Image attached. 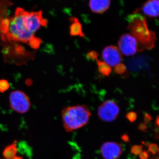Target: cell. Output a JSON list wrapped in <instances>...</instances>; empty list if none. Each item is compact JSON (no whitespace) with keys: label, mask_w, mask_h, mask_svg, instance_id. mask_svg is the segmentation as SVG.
<instances>
[{"label":"cell","mask_w":159,"mask_h":159,"mask_svg":"<svg viewBox=\"0 0 159 159\" xmlns=\"http://www.w3.org/2000/svg\"><path fill=\"white\" fill-rule=\"evenodd\" d=\"M152 120V117L148 113H145L144 115V122L148 125Z\"/></svg>","instance_id":"cell-23"},{"label":"cell","mask_w":159,"mask_h":159,"mask_svg":"<svg viewBox=\"0 0 159 159\" xmlns=\"http://www.w3.org/2000/svg\"><path fill=\"white\" fill-rule=\"evenodd\" d=\"M111 1L109 0H91L89 2L91 10L94 13L101 14L110 8Z\"/></svg>","instance_id":"cell-11"},{"label":"cell","mask_w":159,"mask_h":159,"mask_svg":"<svg viewBox=\"0 0 159 159\" xmlns=\"http://www.w3.org/2000/svg\"><path fill=\"white\" fill-rule=\"evenodd\" d=\"M26 84L28 85H30L32 84V81L30 79L27 80L26 82Z\"/></svg>","instance_id":"cell-26"},{"label":"cell","mask_w":159,"mask_h":159,"mask_svg":"<svg viewBox=\"0 0 159 159\" xmlns=\"http://www.w3.org/2000/svg\"><path fill=\"white\" fill-rule=\"evenodd\" d=\"M156 157H155V156H153V157H151L148 158V159H156Z\"/></svg>","instance_id":"cell-29"},{"label":"cell","mask_w":159,"mask_h":159,"mask_svg":"<svg viewBox=\"0 0 159 159\" xmlns=\"http://www.w3.org/2000/svg\"><path fill=\"white\" fill-rule=\"evenodd\" d=\"M98 71L102 75L104 76H109L112 72L111 68L104 61L96 60Z\"/></svg>","instance_id":"cell-14"},{"label":"cell","mask_w":159,"mask_h":159,"mask_svg":"<svg viewBox=\"0 0 159 159\" xmlns=\"http://www.w3.org/2000/svg\"><path fill=\"white\" fill-rule=\"evenodd\" d=\"M156 125L157 126V127L159 126V116H157V117L156 121Z\"/></svg>","instance_id":"cell-27"},{"label":"cell","mask_w":159,"mask_h":159,"mask_svg":"<svg viewBox=\"0 0 159 159\" xmlns=\"http://www.w3.org/2000/svg\"><path fill=\"white\" fill-rule=\"evenodd\" d=\"M143 148L142 145H134L131 148V153L135 156H139L142 151Z\"/></svg>","instance_id":"cell-17"},{"label":"cell","mask_w":159,"mask_h":159,"mask_svg":"<svg viewBox=\"0 0 159 159\" xmlns=\"http://www.w3.org/2000/svg\"><path fill=\"white\" fill-rule=\"evenodd\" d=\"M148 150L154 155H156L159 152V147L157 144L154 143L149 144L148 146Z\"/></svg>","instance_id":"cell-19"},{"label":"cell","mask_w":159,"mask_h":159,"mask_svg":"<svg viewBox=\"0 0 159 159\" xmlns=\"http://www.w3.org/2000/svg\"><path fill=\"white\" fill-rule=\"evenodd\" d=\"M102 58L109 66L115 67L122 62V54L119 49L114 46L106 47L102 52Z\"/></svg>","instance_id":"cell-7"},{"label":"cell","mask_w":159,"mask_h":159,"mask_svg":"<svg viewBox=\"0 0 159 159\" xmlns=\"http://www.w3.org/2000/svg\"><path fill=\"white\" fill-rule=\"evenodd\" d=\"M24 11L22 8H17L14 17L9 18V30L6 35L8 39L27 43L34 37V33L29 31L25 23Z\"/></svg>","instance_id":"cell-3"},{"label":"cell","mask_w":159,"mask_h":159,"mask_svg":"<svg viewBox=\"0 0 159 159\" xmlns=\"http://www.w3.org/2000/svg\"><path fill=\"white\" fill-rule=\"evenodd\" d=\"M121 139L125 142H129V137L127 134H124L121 137Z\"/></svg>","instance_id":"cell-25"},{"label":"cell","mask_w":159,"mask_h":159,"mask_svg":"<svg viewBox=\"0 0 159 159\" xmlns=\"http://www.w3.org/2000/svg\"><path fill=\"white\" fill-rule=\"evenodd\" d=\"M70 20L72 22L70 26V34L71 36L84 37L85 35L83 31L82 25L79 20L77 18L72 17Z\"/></svg>","instance_id":"cell-12"},{"label":"cell","mask_w":159,"mask_h":159,"mask_svg":"<svg viewBox=\"0 0 159 159\" xmlns=\"http://www.w3.org/2000/svg\"><path fill=\"white\" fill-rule=\"evenodd\" d=\"M12 159H23V157L20 156H15Z\"/></svg>","instance_id":"cell-28"},{"label":"cell","mask_w":159,"mask_h":159,"mask_svg":"<svg viewBox=\"0 0 159 159\" xmlns=\"http://www.w3.org/2000/svg\"><path fill=\"white\" fill-rule=\"evenodd\" d=\"M126 119L131 122H134L137 119V114L135 112H129L125 116Z\"/></svg>","instance_id":"cell-20"},{"label":"cell","mask_w":159,"mask_h":159,"mask_svg":"<svg viewBox=\"0 0 159 159\" xmlns=\"http://www.w3.org/2000/svg\"><path fill=\"white\" fill-rule=\"evenodd\" d=\"M119 51L126 56H133L139 51V45L136 39L131 34H122L118 42Z\"/></svg>","instance_id":"cell-6"},{"label":"cell","mask_w":159,"mask_h":159,"mask_svg":"<svg viewBox=\"0 0 159 159\" xmlns=\"http://www.w3.org/2000/svg\"><path fill=\"white\" fill-rule=\"evenodd\" d=\"M122 152V145L116 142H106L100 148V152L104 159H118Z\"/></svg>","instance_id":"cell-8"},{"label":"cell","mask_w":159,"mask_h":159,"mask_svg":"<svg viewBox=\"0 0 159 159\" xmlns=\"http://www.w3.org/2000/svg\"><path fill=\"white\" fill-rule=\"evenodd\" d=\"M11 108L20 114L27 112L31 106L29 97L24 92L19 90L13 91L9 96Z\"/></svg>","instance_id":"cell-4"},{"label":"cell","mask_w":159,"mask_h":159,"mask_svg":"<svg viewBox=\"0 0 159 159\" xmlns=\"http://www.w3.org/2000/svg\"><path fill=\"white\" fill-rule=\"evenodd\" d=\"M126 70L127 69H126V66L122 63L116 66L114 68V70L116 74H119V75H122L125 74Z\"/></svg>","instance_id":"cell-16"},{"label":"cell","mask_w":159,"mask_h":159,"mask_svg":"<svg viewBox=\"0 0 159 159\" xmlns=\"http://www.w3.org/2000/svg\"><path fill=\"white\" fill-rule=\"evenodd\" d=\"M127 29L143 49L151 50L155 45L157 38L154 32L148 29L146 18L141 15L134 14L130 16Z\"/></svg>","instance_id":"cell-1"},{"label":"cell","mask_w":159,"mask_h":159,"mask_svg":"<svg viewBox=\"0 0 159 159\" xmlns=\"http://www.w3.org/2000/svg\"><path fill=\"white\" fill-rule=\"evenodd\" d=\"M120 108L116 102L112 100H107L98 109L99 119L105 122H111L116 120L119 115Z\"/></svg>","instance_id":"cell-5"},{"label":"cell","mask_w":159,"mask_h":159,"mask_svg":"<svg viewBox=\"0 0 159 159\" xmlns=\"http://www.w3.org/2000/svg\"><path fill=\"white\" fill-rule=\"evenodd\" d=\"M159 1L156 0L147 1L142 6V10L148 17H157L159 16Z\"/></svg>","instance_id":"cell-10"},{"label":"cell","mask_w":159,"mask_h":159,"mask_svg":"<svg viewBox=\"0 0 159 159\" xmlns=\"http://www.w3.org/2000/svg\"><path fill=\"white\" fill-rule=\"evenodd\" d=\"M42 41L38 38L34 37L28 42V44L31 48L34 49H37L39 48Z\"/></svg>","instance_id":"cell-15"},{"label":"cell","mask_w":159,"mask_h":159,"mask_svg":"<svg viewBox=\"0 0 159 159\" xmlns=\"http://www.w3.org/2000/svg\"><path fill=\"white\" fill-rule=\"evenodd\" d=\"M140 159H148L149 158V153L147 151H142L139 155Z\"/></svg>","instance_id":"cell-22"},{"label":"cell","mask_w":159,"mask_h":159,"mask_svg":"<svg viewBox=\"0 0 159 159\" xmlns=\"http://www.w3.org/2000/svg\"><path fill=\"white\" fill-rule=\"evenodd\" d=\"M9 88V84L8 81L5 80H0V92L4 93L7 91Z\"/></svg>","instance_id":"cell-18"},{"label":"cell","mask_w":159,"mask_h":159,"mask_svg":"<svg viewBox=\"0 0 159 159\" xmlns=\"http://www.w3.org/2000/svg\"><path fill=\"white\" fill-rule=\"evenodd\" d=\"M5 159V158H4V159Z\"/></svg>","instance_id":"cell-31"},{"label":"cell","mask_w":159,"mask_h":159,"mask_svg":"<svg viewBox=\"0 0 159 159\" xmlns=\"http://www.w3.org/2000/svg\"><path fill=\"white\" fill-rule=\"evenodd\" d=\"M156 159H159L158 157H157L156 158Z\"/></svg>","instance_id":"cell-30"},{"label":"cell","mask_w":159,"mask_h":159,"mask_svg":"<svg viewBox=\"0 0 159 159\" xmlns=\"http://www.w3.org/2000/svg\"><path fill=\"white\" fill-rule=\"evenodd\" d=\"M98 56V53L95 51H90L87 54V57L90 59L96 60L97 59Z\"/></svg>","instance_id":"cell-21"},{"label":"cell","mask_w":159,"mask_h":159,"mask_svg":"<svg viewBox=\"0 0 159 159\" xmlns=\"http://www.w3.org/2000/svg\"><path fill=\"white\" fill-rule=\"evenodd\" d=\"M147 128H148V126H147V124H145L144 122L140 123L139 125V127H138V128H139V130L141 131L146 130Z\"/></svg>","instance_id":"cell-24"},{"label":"cell","mask_w":159,"mask_h":159,"mask_svg":"<svg viewBox=\"0 0 159 159\" xmlns=\"http://www.w3.org/2000/svg\"><path fill=\"white\" fill-rule=\"evenodd\" d=\"M18 151L16 142L15 141L13 143L6 146L3 152L4 158L12 159L16 156Z\"/></svg>","instance_id":"cell-13"},{"label":"cell","mask_w":159,"mask_h":159,"mask_svg":"<svg viewBox=\"0 0 159 159\" xmlns=\"http://www.w3.org/2000/svg\"><path fill=\"white\" fill-rule=\"evenodd\" d=\"M24 17L25 23L29 31L32 33H35L40 26L43 19L42 11L29 12L25 10Z\"/></svg>","instance_id":"cell-9"},{"label":"cell","mask_w":159,"mask_h":159,"mask_svg":"<svg viewBox=\"0 0 159 159\" xmlns=\"http://www.w3.org/2000/svg\"><path fill=\"white\" fill-rule=\"evenodd\" d=\"M91 115L89 108L85 105L64 107L61 111L64 128L68 132L77 130L87 124Z\"/></svg>","instance_id":"cell-2"}]
</instances>
